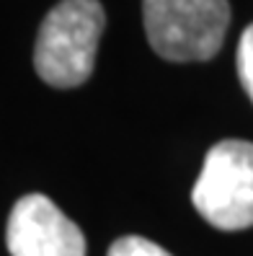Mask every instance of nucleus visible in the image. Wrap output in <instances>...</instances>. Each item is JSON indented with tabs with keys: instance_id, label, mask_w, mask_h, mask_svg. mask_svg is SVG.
<instances>
[{
	"instance_id": "423d86ee",
	"label": "nucleus",
	"mask_w": 253,
	"mask_h": 256,
	"mask_svg": "<svg viewBox=\"0 0 253 256\" xmlns=\"http://www.w3.org/2000/svg\"><path fill=\"white\" fill-rule=\"evenodd\" d=\"M238 75H241V83L253 104V24L241 34V44H238Z\"/></svg>"
},
{
	"instance_id": "f257e3e1",
	"label": "nucleus",
	"mask_w": 253,
	"mask_h": 256,
	"mask_svg": "<svg viewBox=\"0 0 253 256\" xmlns=\"http://www.w3.org/2000/svg\"><path fill=\"white\" fill-rule=\"evenodd\" d=\"M103 26L106 13L98 0H59L36 34L34 68L39 78L54 88L83 86L93 72Z\"/></svg>"
},
{
	"instance_id": "20e7f679",
	"label": "nucleus",
	"mask_w": 253,
	"mask_h": 256,
	"mask_svg": "<svg viewBox=\"0 0 253 256\" xmlns=\"http://www.w3.org/2000/svg\"><path fill=\"white\" fill-rule=\"evenodd\" d=\"M5 240L10 256H85L83 230L44 194L13 204Z\"/></svg>"
},
{
	"instance_id": "f03ea898",
	"label": "nucleus",
	"mask_w": 253,
	"mask_h": 256,
	"mask_svg": "<svg viewBox=\"0 0 253 256\" xmlns=\"http://www.w3.org/2000/svg\"><path fill=\"white\" fill-rule=\"evenodd\" d=\"M150 47L171 62L212 60L230 26L228 0H142Z\"/></svg>"
},
{
	"instance_id": "7ed1b4c3",
	"label": "nucleus",
	"mask_w": 253,
	"mask_h": 256,
	"mask_svg": "<svg viewBox=\"0 0 253 256\" xmlns=\"http://www.w3.org/2000/svg\"><path fill=\"white\" fill-rule=\"evenodd\" d=\"M197 212L220 230L253 225V142L222 140L210 148L191 189Z\"/></svg>"
},
{
	"instance_id": "39448f33",
	"label": "nucleus",
	"mask_w": 253,
	"mask_h": 256,
	"mask_svg": "<svg viewBox=\"0 0 253 256\" xmlns=\"http://www.w3.org/2000/svg\"><path fill=\"white\" fill-rule=\"evenodd\" d=\"M106 256H171L163 246L153 244L150 238L142 236H124L111 244Z\"/></svg>"
}]
</instances>
